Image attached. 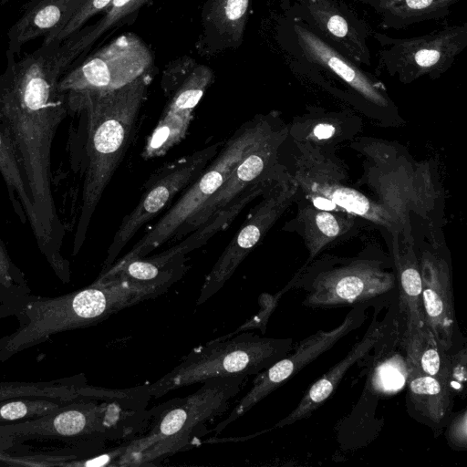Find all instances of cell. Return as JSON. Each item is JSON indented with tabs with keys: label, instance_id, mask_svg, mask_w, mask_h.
Returning <instances> with one entry per match:
<instances>
[{
	"label": "cell",
	"instance_id": "cell-5",
	"mask_svg": "<svg viewBox=\"0 0 467 467\" xmlns=\"http://www.w3.org/2000/svg\"><path fill=\"white\" fill-rule=\"evenodd\" d=\"M294 348L292 338L233 333L192 349L168 373L147 384L151 398L216 378L256 375Z\"/></svg>",
	"mask_w": 467,
	"mask_h": 467
},
{
	"label": "cell",
	"instance_id": "cell-23",
	"mask_svg": "<svg viewBox=\"0 0 467 467\" xmlns=\"http://www.w3.org/2000/svg\"><path fill=\"white\" fill-rule=\"evenodd\" d=\"M462 0H379L374 10L387 29H402L416 23L439 20Z\"/></svg>",
	"mask_w": 467,
	"mask_h": 467
},
{
	"label": "cell",
	"instance_id": "cell-26",
	"mask_svg": "<svg viewBox=\"0 0 467 467\" xmlns=\"http://www.w3.org/2000/svg\"><path fill=\"white\" fill-rule=\"evenodd\" d=\"M213 80V72L205 65H197L176 88L163 113L193 118V111Z\"/></svg>",
	"mask_w": 467,
	"mask_h": 467
},
{
	"label": "cell",
	"instance_id": "cell-33",
	"mask_svg": "<svg viewBox=\"0 0 467 467\" xmlns=\"http://www.w3.org/2000/svg\"><path fill=\"white\" fill-rule=\"evenodd\" d=\"M336 131L333 125L328 123H320L313 129V136L317 140H325L331 137Z\"/></svg>",
	"mask_w": 467,
	"mask_h": 467
},
{
	"label": "cell",
	"instance_id": "cell-11",
	"mask_svg": "<svg viewBox=\"0 0 467 467\" xmlns=\"http://www.w3.org/2000/svg\"><path fill=\"white\" fill-rule=\"evenodd\" d=\"M366 306L355 305L344 320L331 330H318L294 346V352L256 374L251 389L238 400L227 417L211 431L220 434L229 424L239 419L255 404L281 387L304 367L330 349L348 333L358 328L366 320Z\"/></svg>",
	"mask_w": 467,
	"mask_h": 467
},
{
	"label": "cell",
	"instance_id": "cell-28",
	"mask_svg": "<svg viewBox=\"0 0 467 467\" xmlns=\"http://www.w3.org/2000/svg\"><path fill=\"white\" fill-rule=\"evenodd\" d=\"M71 401L44 397H21L0 401V421L43 417L57 412L61 403Z\"/></svg>",
	"mask_w": 467,
	"mask_h": 467
},
{
	"label": "cell",
	"instance_id": "cell-24",
	"mask_svg": "<svg viewBox=\"0 0 467 467\" xmlns=\"http://www.w3.org/2000/svg\"><path fill=\"white\" fill-rule=\"evenodd\" d=\"M298 219L303 230L308 261L337 237L346 234L353 225L354 217L308 205L300 210Z\"/></svg>",
	"mask_w": 467,
	"mask_h": 467
},
{
	"label": "cell",
	"instance_id": "cell-22",
	"mask_svg": "<svg viewBox=\"0 0 467 467\" xmlns=\"http://www.w3.org/2000/svg\"><path fill=\"white\" fill-rule=\"evenodd\" d=\"M250 0H208L202 11L209 50L237 48L243 42Z\"/></svg>",
	"mask_w": 467,
	"mask_h": 467
},
{
	"label": "cell",
	"instance_id": "cell-31",
	"mask_svg": "<svg viewBox=\"0 0 467 467\" xmlns=\"http://www.w3.org/2000/svg\"><path fill=\"white\" fill-rule=\"evenodd\" d=\"M447 441L451 448L457 451L467 449V410L452 414L446 425Z\"/></svg>",
	"mask_w": 467,
	"mask_h": 467
},
{
	"label": "cell",
	"instance_id": "cell-19",
	"mask_svg": "<svg viewBox=\"0 0 467 467\" xmlns=\"http://www.w3.org/2000/svg\"><path fill=\"white\" fill-rule=\"evenodd\" d=\"M87 0H29L7 32L6 59L16 58L22 47L37 37L50 40Z\"/></svg>",
	"mask_w": 467,
	"mask_h": 467
},
{
	"label": "cell",
	"instance_id": "cell-32",
	"mask_svg": "<svg viewBox=\"0 0 467 467\" xmlns=\"http://www.w3.org/2000/svg\"><path fill=\"white\" fill-rule=\"evenodd\" d=\"M14 281H16L15 267L0 240V285L9 286Z\"/></svg>",
	"mask_w": 467,
	"mask_h": 467
},
{
	"label": "cell",
	"instance_id": "cell-4",
	"mask_svg": "<svg viewBox=\"0 0 467 467\" xmlns=\"http://www.w3.org/2000/svg\"><path fill=\"white\" fill-rule=\"evenodd\" d=\"M165 285L131 281L119 276L98 278L90 286L65 296L31 304L27 322L6 343L0 358H6L56 332L88 327L126 307L154 298Z\"/></svg>",
	"mask_w": 467,
	"mask_h": 467
},
{
	"label": "cell",
	"instance_id": "cell-27",
	"mask_svg": "<svg viewBox=\"0 0 467 467\" xmlns=\"http://www.w3.org/2000/svg\"><path fill=\"white\" fill-rule=\"evenodd\" d=\"M0 173L10 195H16L23 214L29 221L31 229L36 223V215L23 178L22 171L13 146L0 126Z\"/></svg>",
	"mask_w": 467,
	"mask_h": 467
},
{
	"label": "cell",
	"instance_id": "cell-20",
	"mask_svg": "<svg viewBox=\"0 0 467 467\" xmlns=\"http://www.w3.org/2000/svg\"><path fill=\"white\" fill-rule=\"evenodd\" d=\"M387 324L374 319L363 337L355 344L344 358L314 382L306 391L297 406L274 428H282L309 417L334 393L347 371L364 358L385 337Z\"/></svg>",
	"mask_w": 467,
	"mask_h": 467
},
{
	"label": "cell",
	"instance_id": "cell-18",
	"mask_svg": "<svg viewBox=\"0 0 467 467\" xmlns=\"http://www.w3.org/2000/svg\"><path fill=\"white\" fill-rule=\"evenodd\" d=\"M393 257L399 285L401 343L407 362H413L426 344L434 339L425 326L421 277L413 244L407 243L400 247L394 241Z\"/></svg>",
	"mask_w": 467,
	"mask_h": 467
},
{
	"label": "cell",
	"instance_id": "cell-9",
	"mask_svg": "<svg viewBox=\"0 0 467 467\" xmlns=\"http://www.w3.org/2000/svg\"><path fill=\"white\" fill-rule=\"evenodd\" d=\"M222 142L212 144L161 167L143 185L135 208L121 221L108 249L103 270L107 271L138 231L156 217L175 195L186 189L202 172L221 149Z\"/></svg>",
	"mask_w": 467,
	"mask_h": 467
},
{
	"label": "cell",
	"instance_id": "cell-2",
	"mask_svg": "<svg viewBox=\"0 0 467 467\" xmlns=\"http://www.w3.org/2000/svg\"><path fill=\"white\" fill-rule=\"evenodd\" d=\"M151 79L150 70L117 89L67 94L68 107L86 109L88 120V161L75 252L82 245L92 214L129 148Z\"/></svg>",
	"mask_w": 467,
	"mask_h": 467
},
{
	"label": "cell",
	"instance_id": "cell-25",
	"mask_svg": "<svg viewBox=\"0 0 467 467\" xmlns=\"http://www.w3.org/2000/svg\"><path fill=\"white\" fill-rule=\"evenodd\" d=\"M134 0H112L106 8V14L94 25L80 29L62 41L67 56L72 63L88 49L107 30L118 21L133 13Z\"/></svg>",
	"mask_w": 467,
	"mask_h": 467
},
{
	"label": "cell",
	"instance_id": "cell-1",
	"mask_svg": "<svg viewBox=\"0 0 467 467\" xmlns=\"http://www.w3.org/2000/svg\"><path fill=\"white\" fill-rule=\"evenodd\" d=\"M0 75V126L8 137L33 204L38 247L57 274L68 273L61 254L64 227L52 192V144L67 115L59 81L71 65L63 42L53 40L22 58L6 59Z\"/></svg>",
	"mask_w": 467,
	"mask_h": 467
},
{
	"label": "cell",
	"instance_id": "cell-12",
	"mask_svg": "<svg viewBox=\"0 0 467 467\" xmlns=\"http://www.w3.org/2000/svg\"><path fill=\"white\" fill-rule=\"evenodd\" d=\"M298 188L295 178L288 174L276 178L206 275L196 306L208 301L232 277L240 264L290 205Z\"/></svg>",
	"mask_w": 467,
	"mask_h": 467
},
{
	"label": "cell",
	"instance_id": "cell-14",
	"mask_svg": "<svg viewBox=\"0 0 467 467\" xmlns=\"http://www.w3.org/2000/svg\"><path fill=\"white\" fill-rule=\"evenodd\" d=\"M300 165L295 176L298 186L314 200L334 203L352 215H359L373 223L392 229L399 222L394 208L375 202L357 190L348 187L336 178L330 161L322 156L308 153L302 147Z\"/></svg>",
	"mask_w": 467,
	"mask_h": 467
},
{
	"label": "cell",
	"instance_id": "cell-30",
	"mask_svg": "<svg viewBox=\"0 0 467 467\" xmlns=\"http://www.w3.org/2000/svg\"><path fill=\"white\" fill-rule=\"evenodd\" d=\"M112 0H87L84 5L76 12L67 25L59 30L50 40L43 43H48L53 40L62 42L70 36L81 29L86 22L93 16L105 10Z\"/></svg>",
	"mask_w": 467,
	"mask_h": 467
},
{
	"label": "cell",
	"instance_id": "cell-29",
	"mask_svg": "<svg viewBox=\"0 0 467 467\" xmlns=\"http://www.w3.org/2000/svg\"><path fill=\"white\" fill-rule=\"evenodd\" d=\"M78 388L55 386L48 383H5L0 384V401L21 397H44L74 401L80 399Z\"/></svg>",
	"mask_w": 467,
	"mask_h": 467
},
{
	"label": "cell",
	"instance_id": "cell-35",
	"mask_svg": "<svg viewBox=\"0 0 467 467\" xmlns=\"http://www.w3.org/2000/svg\"><path fill=\"white\" fill-rule=\"evenodd\" d=\"M354 1L361 2L363 4L369 5L372 8H374V6L376 5V4L379 0H354Z\"/></svg>",
	"mask_w": 467,
	"mask_h": 467
},
{
	"label": "cell",
	"instance_id": "cell-7",
	"mask_svg": "<svg viewBox=\"0 0 467 467\" xmlns=\"http://www.w3.org/2000/svg\"><path fill=\"white\" fill-rule=\"evenodd\" d=\"M293 285L305 292L304 306L329 308L378 298L396 287L397 276L378 260L355 259L329 267H313L295 278Z\"/></svg>",
	"mask_w": 467,
	"mask_h": 467
},
{
	"label": "cell",
	"instance_id": "cell-17",
	"mask_svg": "<svg viewBox=\"0 0 467 467\" xmlns=\"http://www.w3.org/2000/svg\"><path fill=\"white\" fill-rule=\"evenodd\" d=\"M424 321L439 350L450 353L455 344L456 319L451 275L447 261L425 251L419 259Z\"/></svg>",
	"mask_w": 467,
	"mask_h": 467
},
{
	"label": "cell",
	"instance_id": "cell-15",
	"mask_svg": "<svg viewBox=\"0 0 467 467\" xmlns=\"http://www.w3.org/2000/svg\"><path fill=\"white\" fill-rule=\"evenodd\" d=\"M290 13L358 65L371 66L368 29L339 0H296Z\"/></svg>",
	"mask_w": 467,
	"mask_h": 467
},
{
	"label": "cell",
	"instance_id": "cell-8",
	"mask_svg": "<svg viewBox=\"0 0 467 467\" xmlns=\"http://www.w3.org/2000/svg\"><path fill=\"white\" fill-rule=\"evenodd\" d=\"M373 36L381 46L379 67L410 83L422 76L439 78L452 66L467 46V23L410 38H392L380 33Z\"/></svg>",
	"mask_w": 467,
	"mask_h": 467
},
{
	"label": "cell",
	"instance_id": "cell-16",
	"mask_svg": "<svg viewBox=\"0 0 467 467\" xmlns=\"http://www.w3.org/2000/svg\"><path fill=\"white\" fill-rule=\"evenodd\" d=\"M286 137V130H274L249 151L235 166L223 185L176 232L173 240H182L218 213L249 186L270 175L277 151Z\"/></svg>",
	"mask_w": 467,
	"mask_h": 467
},
{
	"label": "cell",
	"instance_id": "cell-21",
	"mask_svg": "<svg viewBox=\"0 0 467 467\" xmlns=\"http://www.w3.org/2000/svg\"><path fill=\"white\" fill-rule=\"evenodd\" d=\"M408 401L421 421L431 428L445 427L452 416L456 390L447 381L421 372L407 362Z\"/></svg>",
	"mask_w": 467,
	"mask_h": 467
},
{
	"label": "cell",
	"instance_id": "cell-6",
	"mask_svg": "<svg viewBox=\"0 0 467 467\" xmlns=\"http://www.w3.org/2000/svg\"><path fill=\"white\" fill-rule=\"evenodd\" d=\"M274 130L270 121L262 116L239 127L178 201L115 263L144 257L171 240L178 229L223 185L238 162Z\"/></svg>",
	"mask_w": 467,
	"mask_h": 467
},
{
	"label": "cell",
	"instance_id": "cell-36",
	"mask_svg": "<svg viewBox=\"0 0 467 467\" xmlns=\"http://www.w3.org/2000/svg\"><path fill=\"white\" fill-rule=\"evenodd\" d=\"M11 0H0V6H3L5 5V4H7L8 2H10Z\"/></svg>",
	"mask_w": 467,
	"mask_h": 467
},
{
	"label": "cell",
	"instance_id": "cell-3",
	"mask_svg": "<svg viewBox=\"0 0 467 467\" xmlns=\"http://www.w3.org/2000/svg\"><path fill=\"white\" fill-rule=\"evenodd\" d=\"M246 379V376L211 379L193 393L152 408L146 428L119 445L114 465H153L202 444L211 431L208 426L229 410Z\"/></svg>",
	"mask_w": 467,
	"mask_h": 467
},
{
	"label": "cell",
	"instance_id": "cell-34",
	"mask_svg": "<svg viewBox=\"0 0 467 467\" xmlns=\"http://www.w3.org/2000/svg\"><path fill=\"white\" fill-rule=\"evenodd\" d=\"M150 0H134V3L132 5V11L135 12L138 10L141 5H145Z\"/></svg>",
	"mask_w": 467,
	"mask_h": 467
},
{
	"label": "cell",
	"instance_id": "cell-13",
	"mask_svg": "<svg viewBox=\"0 0 467 467\" xmlns=\"http://www.w3.org/2000/svg\"><path fill=\"white\" fill-rule=\"evenodd\" d=\"M286 48L296 62L331 73L368 102L387 108L389 99L381 82L360 65L324 41L304 22L290 13L285 24Z\"/></svg>",
	"mask_w": 467,
	"mask_h": 467
},
{
	"label": "cell",
	"instance_id": "cell-10",
	"mask_svg": "<svg viewBox=\"0 0 467 467\" xmlns=\"http://www.w3.org/2000/svg\"><path fill=\"white\" fill-rule=\"evenodd\" d=\"M152 63L149 47L138 36L123 34L63 75L59 88L67 94L117 89L150 71Z\"/></svg>",
	"mask_w": 467,
	"mask_h": 467
}]
</instances>
